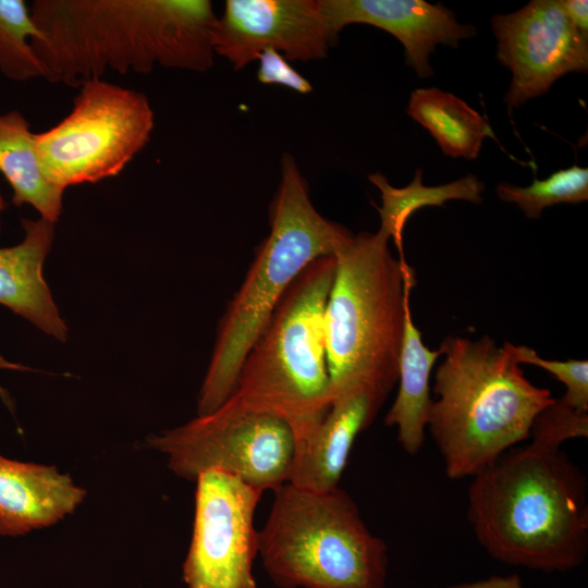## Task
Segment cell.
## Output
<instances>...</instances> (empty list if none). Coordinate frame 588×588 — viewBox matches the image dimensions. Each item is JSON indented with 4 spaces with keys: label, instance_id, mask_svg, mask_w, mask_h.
I'll return each instance as SVG.
<instances>
[{
    "label": "cell",
    "instance_id": "5",
    "mask_svg": "<svg viewBox=\"0 0 588 588\" xmlns=\"http://www.w3.org/2000/svg\"><path fill=\"white\" fill-rule=\"evenodd\" d=\"M378 230L359 232L335 256L323 323L331 401L359 385L397 383L405 305L415 272L392 256Z\"/></svg>",
    "mask_w": 588,
    "mask_h": 588
},
{
    "label": "cell",
    "instance_id": "1",
    "mask_svg": "<svg viewBox=\"0 0 588 588\" xmlns=\"http://www.w3.org/2000/svg\"><path fill=\"white\" fill-rule=\"evenodd\" d=\"M30 15L39 32L30 45L51 83L213 65L218 16L208 0H36Z\"/></svg>",
    "mask_w": 588,
    "mask_h": 588
},
{
    "label": "cell",
    "instance_id": "23",
    "mask_svg": "<svg viewBox=\"0 0 588 588\" xmlns=\"http://www.w3.org/2000/svg\"><path fill=\"white\" fill-rule=\"evenodd\" d=\"M587 437L588 411L575 407L561 396L536 416L529 439L534 443L558 449L566 440Z\"/></svg>",
    "mask_w": 588,
    "mask_h": 588
},
{
    "label": "cell",
    "instance_id": "19",
    "mask_svg": "<svg viewBox=\"0 0 588 588\" xmlns=\"http://www.w3.org/2000/svg\"><path fill=\"white\" fill-rule=\"evenodd\" d=\"M407 114L436 139L443 154L476 159L483 139L493 136L490 124L457 96L436 87L415 89Z\"/></svg>",
    "mask_w": 588,
    "mask_h": 588
},
{
    "label": "cell",
    "instance_id": "9",
    "mask_svg": "<svg viewBox=\"0 0 588 588\" xmlns=\"http://www.w3.org/2000/svg\"><path fill=\"white\" fill-rule=\"evenodd\" d=\"M145 446L164 454L181 478L195 481L203 471L219 470L262 492L289 482L296 452L286 421L230 400L210 414L149 436Z\"/></svg>",
    "mask_w": 588,
    "mask_h": 588
},
{
    "label": "cell",
    "instance_id": "25",
    "mask_svg": "<svg viewBox=\"0 0 588 588\" xmlns=\"http://www.w3.org/2000/svg\"><path fill=\"white\" fill-rule=\"evenodd\" d=\"M257 60L259 61L257 78L260 83L282 85L299 94L313 90L309 81L292 68L280 52L266 49Z\"/></svg>",
    "mask_w": 588,
    "mask_h": 588
},
{
    "label": "cell",
    "instance_id": "8",
    "mask_svg": "<svg viewBox=\"0 0 588 588\" xmlns=\"http://www.w3.org/2000/svg\"><path fill=\"white\" fill-rule=\"evenodd\" d=\"M79 87L71 112L36 134L40 168L63 189L118 175L144 149L155 126L144 93L101 78Z\"/></svg>",
    "mask_w": 588,
    "mask_h": 588
},
{
    "label": "cell",
    "instance_id": "21",
    "mask_svg": "<svg viewBox=\"0 0 588 588\" xmlns=\"http://www.w3.org/2000/svg\"><path fill=\"white\" fill-rule=\"evenodd\" d=\"M38 36L25 1L0 0V72L5 77L17 82L46 78L30 45V39Z\"/></svg>",
    "mask_w": 588,
    "mask_h": 588
},
{
    "label": "cell",
    "instance_id": "11",
    "mask_svg": "<svg viewBox=\"0 0 588 588\" xmlns=\"http://www.w3.org/2000/svg\"><path fill=\"white\" fill-rule=\"evenodd\" d=\"M497 60L512 73L509 110L546 94L560 77L588 72V34L569 20L561 0H532L491 19Z\"/></svg>",
    "mask_w": 588,
    "mask_h": 588
},
{
    "label": "cell",
    "instance_id": "16",
    "mask_svg": "<svg viewBox=\"0 0 588 588\" xmlns=\"http://www.w3.org/2000/svg\"><path fill=\"white\" fill-rule=\"evenodd\" d=\"M22 225L23 241L0 247V304L46 334L65 342L68 327L42 274L54 238V223L39 218L24 219Z\"/></svg>",
    "mask_w": 588,
    "mask_h": 588
},
{
    "label": "cell",
    "instance_id": "2",
    "mask_svg": "<svg viewBox=\"0 0 588 588\" xmlns=\"http://www.w3.org/2000/svg\"><path fill=\"white\" fill-rule=\"evenodd\" d=\"M467 518L489 555L542 572H565L588 553V482L560 448L530 442L471 477Z\"/></svg>",
    "mask_w": 588,
    "mask_h": 588
},
{
    "label": "cell",
    "instance_id": "15",
    "mask_svg": "<svg viewBox=\"0 0 588 588\" xmlns=\"http://www.w3.org/2000/svg\"><path fill=\"white\" fill-rule=\"evenodd\" d=\"M86 497L54 466L0 455V535L16 537L72 514Z\"/></svg>",
    "mask_w": 588,
    "mask_h": 588
},
{
    "label": "cell",
    "instance_id": "28",
    "mask_svg": "<svg viewBox=\"0 0 588 588\" xmlns=\"http://www.w3.org/2000/svg\"><path fill=\"white\" fill-rule=\"evenodd\" d=\"M1 369H11V370H28V367H25L23 365H20L17 363H12L8 359H5L1 354H0V370ZM0 395L1 396H4V392L3 390L0 388Z\"/></svg>",
    "mask_w": 588,
    "mask_h": 588
},
{
    "label": "cell",
    "instance_id": "7",
    "mask_svg": "<svg viewBox=\"0 0 588 588\" xmlns=\"http://www.w3.org/2000/svg\"><path fill=\"white\" fill-rule=\"evenodd\" d=\"M258 530V555L281 588H384L388 546L340 487L284 483Z\"/></svg>",
    "mask_w": 588,
    "mask_h": 588
},
{
    "label": "cell",
    "instance_id": "10",
    "mask_svg": "<svg viewBox=\"0 0 588 588\" xmlns=\"http://www.w3.org/2000/svg\"><path fill=\"white\" fill-rule=\"evenodd\" d=\"M195 481L193 535L182 566L183 581L187 588H257L254 517L264 492L219 470L203 471Z\"/></svg>",
    "mask_w": 588,
    "mask_h": 588
},
{
    "label": "cell",
    "instance_id": "29",
    "mask_svg": "<svg viewBox=\"0 0 588 588\" xmlns=\"http://www.w3.org/2000/svg\"><path fill=\"white\" fill-rule=\"evenodd\" d=\"M5 204H4V200H3V197L0 193V212L2 211V209L4 208Z\"/></svg>",
    "mask_w": 588,
    "mask_h": 588
},
{
    "label": "cell",
    "instance_id": "22",
    "mask_svg": "<svg viewBox=\"0 0 588 588\" xmlns=\"http://www.w3.org/2000/svg\"><path fill=\"white\" fill-rule=\"evenodd\" d=\"M498 197L516 205L527 218L538 219L544 208L556 204H579L588 199V169L573 164L553 172L544 180L535 179L529 186L506 182L497 185Z\"/></svg>",
    "mask_w": 588,
    "mask_h": 588
},
{
    "label": "cell",
    "instance_id": "24",
    "mask_svg": "<svg viewBox=\"0 0 588 588\" xmlns=\"http://www.w3.org/2000/svg\"><path fill=\"white\" fill-rule=\"evenodd\" d=\"M511 352L517 363L540 367L565 387V399L577 408L588 411V362L587 359L553 360L540 357L535 350L525 345H513Z\"/></svg>",
    "mask_w": 588,
    "mask_h": 588
},
{
    "label": "cell",
    "instance_id": "26",
    "mask_svg": "<svg viewBox=\"0 0 588 588\" xmlns=\"http://www.w3.org/2000/svg\"><path fill=\"white\" fill-rule=\"evenodd\" d=\"M446 588H524L519 576L512 575H492L485 579L458 583Z\"/></svg>",
    "mask_w": 588,
    "mask_h": 588
},
{
    "label": "cell",
    "instance_id": "12",
    "mask_svg": "<svg viewBox=\"0 0 588 588\" xmlns=\"http://www.w3.org/2000/svg\"><path fill=\"white\" fill-rule=\"evenodd\" d=\"M335 42L320 0H228L212 34L215 53L235 70L266 49L290 61L320 60Z\"/></svg>",
    "mask_w": 588,
    "mask_h": 588
},
{
    "label": "cell",
    "instance_id": "14",
    "mask_svg": "<svg viewBox=\"0 0 588 588\" xmlns=\"http://www.w3.org/2000/svg\"><path fill=\"white\" fill-rule=\"evenodd\" d=\"M388 395L367 384L336 395L311 434L296 448L287 483L316 491L340 487L357 436L370 426Z\"/></svg>",
    "mask_w": 588,
    "mask_h": 588
},
{
    "label": "cell",
    "instance_id": "18",
    "mask_svg": "<svg viewBox=\"0 0 588 588\" xmlns=\"http://www.w3.org/2000/svg\"><path fill=\"white\" fill-rule=\"evenodd\" d=\"M0 172L12 187L15 206L28 204L40 218L56 223L65 189L44 174L36 147V133L17 110L0 114Z\"/></svg>",
    "mask_w": 588,
    "mask_h": 588
},
{
    "label": "cell",
    "instance_id": "20",
    "mask_svg": "<svg viewBox=\"0 0 588 588\" xmlns=\"http://www.w3.org/2000/svg\"><path fill=\"white\" fill-rule=\"evenodd\" d=\"M421 175V169H417L413 181L404 187L392 186L380 172L368 175L369 181L381 193V206L376 207L381 220L379 231L393 240L401 261H406L403 250L404 226L416 210L429 206L441 207L452 199L475 205L482 203L485 184L475 174L437 186L424 185Z\"/></svg>",
    "mask_w": 588,
    "mask_h": 588
},
{
    "label": "cell",
    "instance_id": "4",
    "mask_svg": "<svg viewBox=\"0 0 588 588\" xmlns=\"http://www.w3.org/2000/svg\"><path fill=\"white\" fill-rule=\"evenodd\" d=\"M269 223L270 233L221 319L198 394L197 416L212 413L230 397L247 352L294 279L315 259L335 255L354 235L315 208L289 154L282 159Z\"/></svg>",
    "mask_w": 588,
    "mask_h": 588
},
{
    "label": "cell",
    "instance_id": "13",
    "mask_svg": "<svg viewBox=\"0 0 588 588\" xmlns=\"http://www.w3.org/2000/svg\"><path fill=\"white\" fill-rule=\"evenodd\" d=\"M332 36L350 24H367L394 36L405 49L406 64L421 77L433 70L430 54L439 45L457 48L477 34L470 24H461L455 13L441 3L424 0H320Z\"/></svg>",
    "mask_w": 588,
    "mask_h": 588
},
{
    "label": "cell",
    "instance_id": "6",
    "mask_svg": "<svg viewBox=\"0 0 588 588\" xmlns=\"http://www.w3.org/2000/svg\"><path fill=\"white\" fill-rule=\"evenodd\" d=\"M334 272L335 256L329 255L294 279L247 352L228 399L286 421L296 448L331 404L323 316Z\"/></svg>",
    "mask_w": 588,
    "mask_h": 588
},
{
    "label": "cell",
    "instance_id": "17",
    "mask_svg": "<svg viewBox=\"0 0 588 588\" xmlns=\"http://www.w3.org/2000/svg\"><path fill=\"white\" fill-rule=\"evenodd\" d=\"M411 299L405 305V321L402 348L399 360V390L388 411L384 424L395 427L397 441L403 450L417 454L421 449L432 399L430 396V375L441 350L425 346L421 333L415 326L411 310Z\"/></svg>",
    "mask_w": 588,
    "mask_h": 588
},
{
    "label": "cell",
    "instance_id": "3",
    "mask_svg": "<svg viewBox=\"0 0 588 588\" xmlns=\"http://www.w3.org/2000/svg\"><path fill=\"white\" fill-rule=\"evenodd\" d=\"M434 375L427 427L450 479L473 477L530 437L536 416L554 397L525 376L511 352L483 335L448 336Z\"/></svg>",
    "mask_w": 588,
    "mask_h": 588
},
{
    "label": "cell",
    "instance_id": "27",
    "mask_svg": "<svg viewBox=\"0 0 588 588\" xmlns=\"http://www.w3.org/2000/svg\"><path fill=\"white\" fill-rule=\"evenodd\" d=\"M564 11L572 23L583 33L588 34V1L561 0Z\"/></svg>",
    "mask_w": 588,
    "mask_h": 588
}]
</instances>
